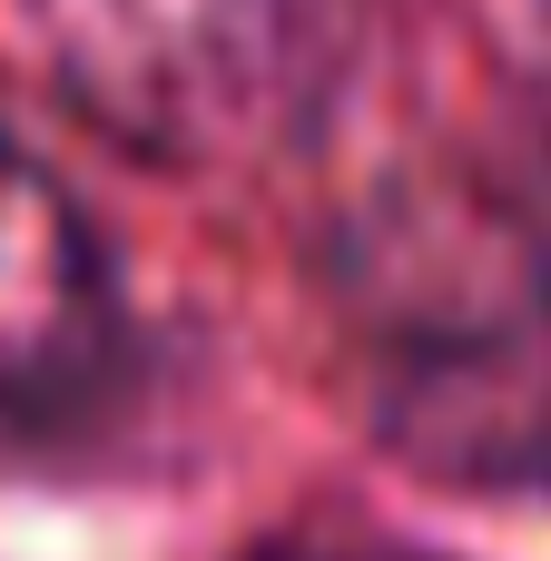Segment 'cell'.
<instances>
[{
  "mask_svg": "<svg viewBox=\"0 0 551 561\" xmlns=\"http://www.w3.org/2000/svg\"><path fill=\"white\" fill-rule=\"evenodd\" d=\"M10 49L148 168H266L315 138L355 0H0Z\"/></svg>",
  "mask_w": 551,
  "mask_h": 561,
  "instance_id": "cell-2",
  "label": "cell"
},
{
  "mask_svg": "<svg viewBox=\"0 0 551 561\" xmlns=\"http://www.w3.org/2000/svg\"><path fill=\"white\" fill-rule=\"evenodd\" d=\"M128 385V306L79 197L0 128V444L99 424Z\"/></svg>",
  "mask_w": 551,
  "mask_h": 561,
  "instance_id": "cell-3",
  "label": "cell"
},
{
  "mask_svg": "<svg viewBox=\"0 0 551 561\" xmlns=\"http://www.w3.org/2000/svg\"><path fill=\"white\" fill-rule=\"evenodd\" d=\"M542 108H551V89H542Z\"/></svg>",
  "mask_w": 551,
  "mask_h": 561,
  "instance_id": "cell-5",
  "label": "cell"
},
{
  "mask_svg": "<svg viewBox=\"0 0 551 561\" xmlns=\"http://www.w3.org/2000/svg\"><path fill=\"white\" fill-rule=\"evenodd\" d=\"M276 561H384V552H276ZM404 561V552H394Z\"/></svg>",
  "mask_w": 551,
  "mask_h": 561,
  "instance_id": "cell-4",
  "label": "cell"
},
{
  "mask_svg": "<svg viewBox=\"0 0 551 561\" xmlns=\"http://www.w3.org/2000/svg\"><path fill=\"white\" fill-rule=\"evenodd\" d=\"M325 296L384 454L473 493L551 483V227L483 178L414 168L345 207Z\"/></svg>",
  "mask_w": 551,
  "mask_h": 561,
  "instance_id": "cell-1",
  "label": "cell"
}]
</instances>
